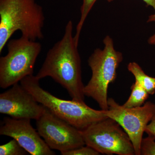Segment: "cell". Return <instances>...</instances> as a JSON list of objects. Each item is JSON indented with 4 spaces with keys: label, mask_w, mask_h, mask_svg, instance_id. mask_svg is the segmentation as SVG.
I'll return each instance as SVG.
<instances>
[{
    "label": "cell",
    "mask_w": 155,
    "mask_h": 155,
    "mask_svg": "<svg viewBox=\"0 0 155 155\" xmlns=\"http://www.w3.org/2000/svg\"><path fill=\"white\" fill-rule=\"evenodd\" d=\"M73 35V23L67 22L63 37L48 52L35 76L39 80L50 77L67 90L72 100L84 102L81 60Z\"/></svg>",
    "instance_id": "obj_1"
},
{
    "label": "cell",
    "mask_w": 155,
    "mask_h": 155,
    "mask_svg": "<svg viewBox=\"0 0 155 155\" xmlns=\"http://www.w3.org/2000/svg\"><path fill=\"white\" fill-rule=\"evenodd\" d=\"M45 20L35 0H0V54L17 31L31 40L42 39Z\"/></svg>",
    "instance_id": "obj_2"
},
{
    "label": "cell",
    "mask_w": 155,
    "mask_h": 155,
    "mask_svg": "<svg viewBox=\"0 0 155 155\" xmlns=\"http://www.w3.org/2000/svg\"><path fill=\"white\" fill-rule=\"evenodd\" d=\"M39 81L33 75L24 78L20 83L39 104L78 130H84L92 124L108 118L104 110H95L85 102L61 99L54 96L42 88Z\"/></svg>",
    "instance_id": "obj_3"
},
{
    "label": "cell",
    "mask_w": 155,
    "mask_h": 155,
    "mask_svg": "<svg viewBox=\"0 0 155 155\" xmlns=\"http://www.w3.org/2000/svg\"><path fill=\"white\" fill-rule=\"evenodd\" d=\"M103 49L97 48L88 59L92 75L84 88L85 96L94 100L101 110L108 109V89L117 77V70L123 61L122 53L116 51L113 38L107 35L103 40Z\"/></svg>",
    "instance_id": "obj_4"
},
{
    "label": "cell",
    "mask_w": 155,
    "mask_h": 155,
    "mask_svg": "<svg viewBox=\"0 0 155 155\" xmlns=\"http://www.w3.org/2000/svg\"><path fill=\"white\" fill-rule=\"evenodd\" d=\"M7 45L8 53L0 58V87L3 89L33 75L35 62L41 50L40 43L23 36L9 40Z\"/></svg>",
    "instance_id": "obj_5"
},
{
    "label": "cell",
    "mask_w": 155,
    "mask_h": 155,
    "mask_svg": "<svg viewBox=\"0 0 155 155\" xmlns=\"http://www.w3.org/2000/svg\"><path fill=\"white\" fill-rule=\"evenodd\" d=\"M85 145L100 153L135 155L129 136L116 121L108 117L80 130Z\"/></svg>",
    "instance_id": "obj_6"
},
{
    "label": "cell",
    "mask_w": 155,
    "mask_h": 155,
    "mask_svg": "<svg viewBox=\"0 0 155 155\" xmlns=\"http://www.w3.org/2000/svg\"><path fill=\"white\" fill-rule=\"evenodd\" d=\"M106 116L114 119L129 136L135 150V155H140L143 136L147 125L155 114V104L146 102L141 107L125 108L112 98H108Z\"/></svg>",
    "instance_id": "obj_7"
},
{
    "label": "cell",
    "mask_w": 155,
    "mask_h": 155,
    "mask_svg": "<svg viewBox=\"0 0 155 155\" xmlns=\"http://www.w3.org/2000/svg\"><path fill=\"white\" fill-rule=\"evenodd\" d=\"M37 130L50 148L65 152L85 145L80 130L62 120L45 107L36 120Z\"/></svg>",
    "instance_id": "obj_8"
},
{
    "label": "cell",
    "mask_w": 155,
    "mask_h": 155,
    "mask_svg": "<svg viewBox=\"0 0 155 155\" xmlns=\"http://www.w3.org/2000/svg\"><path fill=\"white\" fill-rule=\"evenodd\" d=\"M39 104L19 83L0 94V113L14 119H38L45 109Z\"/></svg>",
    "instance_id": "obj_9"
},
{
    "label": "cell",
    "mask_w": 155,
    "mask_h": 155,
    "mask_svg": "<svg viewBox=\"0 0 155 155\" xmlns=\"http://www.w3.org/2000/svg\"><path fill=\"white\" fill-rule=\"evenodd\" d=\"M0 134L16 140L31 155H55L31 126V119L5 117L0 127Z\"/></svg>",
    "instance_id": "obj_10"
},
{
    "label": "cell",
    "mask_w": 155,
    "mask_h": 155,
    "mask_svg": "<svg viewBox=\"0 0 155 155\" xmlns=\"http://www.w3.org/2000/svg\"><path fill=\"white\" fill-rule=\"evenodd\" d=\"M127 69L135 78L136 81L143 87L150 95L155 93V77H151L145 73L139 65L136 62H130Z\"/></svg>",
    "instance_id": "obj_11"
},
{
    "label": "cell",
    "mask_w": 155,
    "mask_h": 155,
    "mask_svg": "<svg viewBox=\"0 0 155 155\" xmlns=\"http://www.w3.org/2000/svg\"><path fill=\"white\" fill-rule=\"evenodd\" d=\"M131 90L130 97L122 106L125 108H131L143 105L146 102L149 94L136 81L132 84Z\"/></svg>",
    "instance_id": "obj_12"
},
{
    "label": "cell",
    "mask_w": 155,
    "mask_h": 155,
    "mask_svg": "<svg viewBox=\"0 0 155 155\" xmlns=\"http://www.w3.org/2000/svg\"><path fill=\"white\" fill-rule=\"evenodd\" d=\"M97 0H83V3L81 7V17L79 22L76 28V32L74 39L76 44L78 45L81 32L82 30L84 24L92 8Z\"/></svg>",
    "instance_id": "obj_13"
},
{
    "label": "cell",
    "mask_w": 155,
    "mask_h": 155,
    "mask_svg": "<svg viewBox=\"0 0 155 155\" xmlns=\"http://www.w3.org/2000/svg\"><path fill=\"white\" fill-rule=\"evenodd\" d=\"M28 153L14 139L0 146V155H25Z\"/></svg>",
    "instance_id": "obj_14"
},
{
    "label": "cell",
    "mask_w": 155,
    "mask_h": 155,
    "mask_svg": "<svg viewBox=\"0 0 155 155\" xmlns=\"http://www.w3.org/2000/svg\"><path fill=\"white\" fill-rule=\"evenodd\" d=\"M140 155H155V139L148 136L143 138L140 148Z\"/></svg>",
    "instance_id": "obj_15"
},
{
    "label": "cell",
    "mask_w": 155,
    "mask_h": 155,
    "mask_svg": "<svg viewBox=\"0 0 155 155\" xmlns=\"http://www.w3.org/2000/svg\"><path fill=\"white\" fill-rule=\"evenodd\" d=\"M85 146V145H84ZM81 147H80L70 150L65 152L61 153L62 155H98L99 153L92 148L86 145V146Z\"/></svg>",
    "instance_id": "obj_16"
},
{
    "label": "cell",
    "mask_w": 155,
    "mask_h": 155,
    "mask_svg": "<svg viewBox=\"0 0 155 155\" xmlns=\"http://www.w3.org/2000/svg\"><path fill=\"white\" fill-rule=\"evenodd\" d=\"M145 132L147 134L148 136L151 137L155 139V114L147 125Z\"/></svg>",
    "instance_id": "obj_17"
},
{
    "label": "cell",
    "mask_w": 155,
    "mask_h": 155,
    "mask_svg": "<svg viewBox=\"0 0 155 155\" xmlns=\"http://www.w3.org/2000/svg\"><path fill=\"white\" fill-rule=\"evenodd\" d=\"M108 2H111L114 0H107ZM147 5L151 6L153 9L154 13L153 14L149 16L148 19L147 20V22H155V0H143Z\"/></svg>",
    "instance_id": "obj_18"
},
{
    "label": "cell",
    "mask_w": 155,
    "mask_h": 155,
    "mask_svg": "<svg viewBox=\"0 0 155 155\" xmlns=\"http://www.w3.org/2000/svg\"><path fill=\"white\" fill-rule=\"evenodd\" d=\"M147 42L152 45H155V33L151 35L148 39Z\"/></svg>",
    "instance_id": "obj_19"
}]
</instances>
